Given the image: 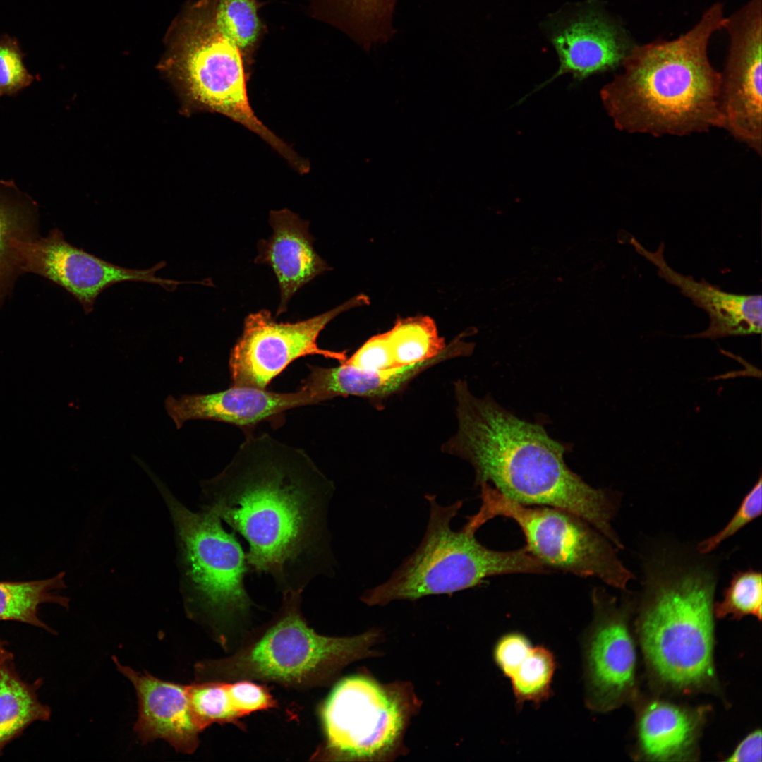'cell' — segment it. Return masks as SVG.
<instances>
[{
	"instance_id": "6da1fadb",
	"label": "cell",
	"mask_w": 762,
	"mask_h": 762,
	"mask_svg": "<svg viewBox=\"0 0 762 762\" xmlns=\"http://www.w3.org/2000/svg\"><path fill=\"white\" fill-rule=\"evenodd\" d=\"M200 488L201 507L246 540L249 572L271 576L282 594L332 576L327 510L334 485L303 449L249 435Z\"/></svg>"
},
{
	"instance_id": "7a4b0ae2",
	"label": "cell",
	"mask_w": 762,
	"mask_h": 762,
	"mask_svg": "<svg viewBox=\"0 0 762 762\" xmlns=\"http://www.w3.org/2000/svg\"><path fill=\"white\" fill-rule=\"evenodd\" d=\"M454 392L458 429L443 448L471 464L476 485L488 483L522 504L571 512L623 546L612 526L619 497L572 471L564 447L542 425L519 418L490 396H474L464 380L454 384Z\"/></svg>"
},
{
	"instance_id": "3957f363",
	"label": "cell",
	"mask_w": 762,
	"mask_h": 762,
	"mask_svg": "<svg viewBox=\"0 0 762 762\" xmlns=\"http://www.w3.org/2000/svg\"><path fill=\"white\" fill-rule=\"evenodd\" d=\"M725 18L722 4L715 3L678 38L634 45L622 72L600 90L618 130L661 137L722 128L720 73L709 61L708 45Z\"/></svg>"
},
{
	"instance_id": "277c9868",
	"label": "cell",
	"mask_w": 762,
	"mask_h": 762,
	"mask_svg": "<svg viewBox=\"0 0 762 762\" xmlns=\"http://www.w3.org/2000/svg\"><path fill=\"white\" fill-rule=\"evenodd\" d=\"M714 567L703 560L658 553L644 564L637 629L655 677L679 690L714 678Z\"/></svg>"
},
{
	"instance_id": "5b68a950",
	"label": "cell",
	"mask_w": 762,
	"mask_h": 762,
	"mask_svg": "<svg viewBox=\"0 0 762 762\" xmlns=\"http://www.w3.org/2000/svg\"><path fill=\"white\" fill-rule=\"evenodd\" d=\"M430 506L425 533L416 551L385 582L365 591L368 605L398 600H416L432 595L452 594L480 585L485 578L507 574H543L545 567L524 548L496 551L478 541L474 528H452L463 501L443 506L425 495Z\"/></svg>"
},
{
	"instance_id": "8992f818",
	"label": "cell",
	"mask_w": 762,
	"mask_h": 762,
	"mask_svg": "<svg viewBox=\"0 0 762 762\" xmlns=\"http://www.w3.org/2000/svg\"><path fill=\"white\" fill-rule=\"evenodd\" d=\"M150 476L174 527L180 587L187 610L213 624L244 620L253 604L244 583L249 572L246 552L234 532H227L220 518L209 509L190 510L154 473Z\"/></svg>"
},
{
	"instance_id": "52a82bcc",
	"label": "cell",
	"mask_w": 762,
	"mask_h": 762,
	"mask_svg": "<svg viewBox=\"0 0 762 762\" xmlns=\"http://www.w3.org/2000/svg\"><path fill=\"white\" fill-rule=\"evenodd\" d=\"M171 56L186 95L197 109L222 114L251 131L294 167L299 157L255 115L242 54L216 20L212 0H198L183 18Z\"/></svg>"
},
{
	"instance_id": "ba28073f",
	"label": "cell",
	"mask_w": 762,
	"mask_h": 762,
	"mask_svg": "<svg viewBox=\"0 0 762 762\" xmlns=\"http://www.w3.org/2000/svg\"><path fill=\"white\" fill-rule=\"evenodd\" d=\"M302 592L283 593L281 608L259 639L230 658L201 665L223 678L248 677L287 684L329 677L372 655L378 634L329 637L309 627L300 610Z\"/></svg>"
},
{
	"instance_id": "9c48e42d",
	"label": "cell",
	"mask_w": 762,
	"mask_h": 762,
	"mask_svg": "<svg viewBox=\"0 0 762 762\" xmlns=\"http://www.w3.org/2000/svg\"><path fill=\"white\" fill-rule=\"evenodd\" d=\"M479 487L481 505L468 519L476 528L497 516L509 518L523 532L525 548L545 567L595 577L620 590L635 578L618 557V549L582 518L552 507L520 504L488 483Z\"/></svg>"
},
{
	"instance_id": "30bf717a",
	"label": "cell",
	"mask_w": 762,
	"mask_h": 762,
	"mask_svg": "<svg viewBox=\"0 0 762 762\" xmlns=\"http://www.w3.org/2000/svg\"><path fill=\"white\" fill-rule=\"evenodd\" d=\"M406 689L372 678H344L325 702L321 717L329 756L377 761L393 756L413 709Z\"/></svg>"
},
{
	"instance_id": "8fae6325",
	"label": "cell",
	"mask_w": 762,
	"mask_h": 762,
	"mask_svg": "<svg viewBox=\"0 0 762 762\" xmlns=\"http://www.w3.org/2000/svg\"><path fill=\"white\" fill-rule=\"evenodd\" d=\"M368 302L366 296L359 295L332 310L296 322H278L266 309L249 314L229 356L232 385L267 389L292 362L307 356L345 361L346 351L322 349L318 338L337 315Z\"/></svg>"
},
{
	"instance_id": "7c38bea8",
	"label": "cell",
	"mask_w": 762,
	"mask_h": 762,
	"mask_svg": "<svg viewBox=\"0 0 762 762\" xmlns=\"http://www.w3.org/2000/svg\"><path fill=\"white\" fill-rule=\"evenodd\" d=\"M13 248L20 274L32 272L59 285L80 303L86 314L93 310L97 296L117 283L147 282L167 291L188 283L157 277L155 273L166 266L164 261L145 270L111 264L72 246L58 229L46 237L15 241Z\"/></svg>"
},
{
	"instance_id": "4fadbf2b",
	"label": "cell",
	"mask_w": 762,
	"mask_h": 762,
	"mask_svg": "<svg viewBox=\"0 0 762 762\" xmlns=\"http://www.w3.org/2000/svg\"><path fill=\"white\" fill-rule=\"evenodd\" d=\"M730 47L720 73L722 128L756 154L762 152L761 0H751L725 18Z\"/></svg>"
},
{
	"instance_id": "5bb4252c",
	"label": "cell",
	"mask_w": 762,
	"mask_h": 762,
	"mask_svg": "<svg viewBox=\"0 0 762 762\" xmlns=\"http://www.w3.org/2000/svg\"><path fill=\"white\" fill-rule=\"evenodd\" d=\"M593 619L583 641L586 703L597 712L620 705L635 684L636 653L628 626V603L595 591Z\"/></svg>"
},
{
	"instance_id": "9a60e30c",
	"label": "cell",
	"mask_w": 762,
	"mask_h": 762,
	"mask_svg": "<svg viewBox=\"0 0 762 762\" xmlns=\"http://www.w3.org/2000/svg\"><path fill=\"white\" fill-rule=\"evenodd\" d=\"M549 39L559 59L557 71L537 90L564 74L577 81L622 66L634 47L626 30L598 0H587L550 18Z\"/></svg>"
},
{
	"instance_id": "2e32d148",
	"label": "cell",
	"mask_w": 762,
	"mask_h": 762,
	"mask_svg": "<svg viewBox=\"0 0 762 762\" xmlns=\"http://www.w3.org/2000/svg\"><path fill=\"white\" fill-rule=\"evenodd\" d=\"M323 400L300 388L291 392L232 385L228 389L208 394L169 396L167 413L178 429L190 420H212L246 429L263 421L281 420L292 409L318 404Z\"/></svg>"
},
{
	"instance_id": "e0dca14e",
	"label": "cell",
	"mask_w": 762,
	"mask_h": 762,
	"mask_svg": "<svg viewBox=\"0 0 762 762\" xmlns=\"http://www.w3.org/2000/svg\"><path fill=\"white\" fill-rule=\"evenodd\" d=\"M118 670L133 685L138 702L134 730L143 744L163 739L179 752L193 753L201 732L190 706L187 685L162 680L121 664Z\"/></svg>"
},
{
	"instance_id": "ac0fdd59",
	"label": "cell",
	"mask_w": 762,
	"mask_h": 762,
	"mask_svg": "<svg viewBox=\"0 0 762 762\" xmlns=\"http://www.w3.org/2000/svg\"><path fill=\"white\" fill-rule=\"evenodd\" d=\"M269 222L272 234L258 242L254 262L269 265L276 276L281 295L278 317L298 290L330 268L313 247L308 221L283 209L270 211Z\"/></svg>"
},
{
	"instance_id": "d6986e66",
	"label": "cell",
	"mask_w": 762,
	"mask_h": 762,
	"mask_svg": "<svg viewBox=\"0 0 762 762\" xmlns=\"http://www.w3.org/2000/svg\"><path fill=\"white\" fill-rule=\"evenodd\" d=\"M630 243L635 250L658 268L659 276L677 286L710 318L708 328L689 337L712 339L727 336L758 334L761 330V296L728 293L704 282H697L671 268L663 256V244L655 252L648 251L634 237Z\"/></svg>"
},
{
	"instance_id": "ffe728a7",
	"label": "cell",
	"mask_w": 762,
	"mask_h": 762,
	"mask_svg": "<svg viewBox=\"0 0 762 762\" xmlns=\"http://www.w3.org/2000/svg\"><path fill=\"white\" fill-rule=\"evenodd\" d=\"M469 344L454 339L437 356L412 365L371 372L358 369L344 361L335 367L308 365L309 373L301 388L328 401L337 397L358 396L373 399L389 397L406 386L425 370L445 360L468 355Z\"/></svg>"
},
{
	"instance_id": "44dd1931",
	"label": "cell",
	"mask_w": 762,
	"mask_h": 762,
	"mask_svg": "<svg viewBox=\"0 0 762 762\" xmlns=\"http://www.w3.org/2000/svg\"><path fill=\"white\" fill-rule=\"evenodd\" d=\"M698 717L694 712L670 703L651 702L643 710L638 722L641 754L656 761L687 759L697 739Z\"/></svg>"
},
{
	"instance_id": "7402d4cb",
	"label": "cell",
	"mask_w": 762,
	"mask_h": 762,
	"mask_svg": "<svg viewBox=\"0 0 762 762\" xmlns=\"http://www.w3.org/2000/svg\"><path fill=\"white\" fill-rule=\"evenodd\" d=\"M38 207L13 180H0V303L20 274L15 241L38 236Z\"/></svg>"
},
{
	"instance_id": "603a6c76",
	"label": "cell",
	"mask_w": 762,
	"mask_h": 762,
	"mask_svg": "<svg viewBox=\"0 0 762 762\" xmlns=\"http://www.w3.org/2000/svg\"><path fill=\"white\" fill-rule=\"evenodd\" d=\"M50 708L37 698L35 689L24 682L11 659L0 662V751L35 721L50 718Z\"/></svg>"
},
{
	"instance_id": "cb8c5ba5",
	"label": "cell",
	"mask_w": 762,
	"mask_h": 762,
	"mask_svg": "<svg viewBox=\"0 0 762 762\" xmlns=\"http://www.w3.org/2000/svg\"><path fill=\"white\" fill-rule=\"evenodd\" d=\"M64 574L48 579L0 582V621H17L37 627H48L38 617L40 605L54 603L64 607L68 599L57 595L64 588Z\"/></svg>"
},
{
	"instance_id": "d4e9b609",
	"label": "cell",
	"mask_w": 762,
	"mask_h": 762,
	"mask_svg": "<svg viewBox=\"0 0 762 762\" xmlns=\"http://www.w3.org/2000/svg\"><path fill=\"white\" fill-rule=\"evenodd\" d=\"M215 18L238 47L251 73L255 54L267 33L258 0H212Z\"/></svg>"
},
{
	"instance_id": "484cf974",
	"label": "cell",
	"mask_w": 762,
	"mask_h": 762,
	"mask_svg": "<svg viewBox=\"0 0 762 762\" xmlns=\"http://www.w3.org/2000/svg\"><path fill=\"white\" fill-rule=\"evenodd\" d=\"M386 334L395 368L433 358L447 346L429 317L400 319Z\"/></svg>"
},
{
	"instance_id": "4316f807",
	"label": "cell",
	"mask_w": 762,
	"mask_h": 762,
	"mask_svg": "<svg viewBox=\"0 0 762 762\" xmlns=\"http://www.w3.org/2000/svg\"><path fill=\"white\" fill-rule=\"evenodd\" d=\"M556 664L552 653L543 646L532 647L529 653L509 678L518 704H540L551 694V684Z\"/></svg>"
},
{
	"instance_id": "83f0119b",
	"label": "cell",
	"mask_w": 762,
	"mask_h": 762,
	"mask_svg": "<svg viewBox=\"0 0 762 762\" xmlns=\"http://www.w3.org/2000/svg\"><path fill=\"white\" fill-rule=\"evenodd\" d=\"M722 599L713 604V613L717 618L730 616L739 619L752 615L761 619L762 580L761 573L749 569L737 571L729 585L724 589Z\"/></svg>"
},
{
	"instance_id": "f1b7e54d",
	"label": "cell",
	"mask_w": 762,
	"mask_h": 762,
	"mask_svg": "<svg viewBox=\"0 0 762 762\" xmlns=\"http://www.w3.org/2000/svg\"><path fill=\"white\" fill-rule=\"evenodd\" d=\"M194 720L202 731L215 722H231L240 718L235 711L227 684L207 682L187 685Z\"/></svg>"
},
{
	"instance_id": "f546056e",
	"label": "cell",
	"mask_w": 762,
	"mask_h": 762,
	"mask_svg": "<svg viewBox=\"0 0 762 762\" xmlns=\"http://www.w3.org/2000/svg\"><path fill=\"white\" fill-rule=\"evenodd\" d=\"M25 56L15 37L0 36V97L16 96L35 80L24 64Z\"/></svg>"
},
{
	"instance_id": "4dcf8cb0",
	"label": "cell",
	"mask_w": 762,
	"mask_h": 762,
	"mask_svg": "<svg viewBox=\"0 0 762 762\" xmlns=\"http://www.w3.org/2000/svg\"><path fill=\"white\" fill-rule=\"evenodd\" d=\"M762 512L761 476L754 487L743 498L740 506L726 526L716 534L699 542L696 545L698 553L708 555L715 550L722 542L730 538L749 523L757 518Z\"/></svg>"
},
{
	"instance_id": "1f68e13d",
	"label": "cell",
	"mask_w": 762,
	"mask_h": 762,
	"mask_svg": "<svg viewBox=\"0 0 762 762\" xmlns=\"http://www.w3.org/2000/svg\"><path fill=\"white\" fill-rule=\"evenodd\" d=\"M344 362L358 369L371 372L395 368L386 332L369 339Z\"/></svg>"
},
{
	"instance_id": "d6a6232c",
	"label": "cell",
	"mask_w": 762,
	"mask_h": 762,
	"mask_svg": "<svg viewBox=\"0 0 762 762\" xmlns=\"http://www.w3.org/2000/svg\"><path fill=\"white\" fill-rule=\"evenodd\" d=\"M527 636L516 631L502 635L493 649L494 660L502 672L510 678L532 648Z\"/></svg>"
},
{
	"instance_id": "836d02e7",
	"label": "cell",
	"mask_w": 762,
	"mask_h": 762,
	"mask_svg": "<svg viewBox=\"0 0 762 762\" xmlns=\"http://www.w3.org/2000/svg\"><path fill=\"white\" fill-rule=\"evenodd\" d=\"M227 689L233 707L239 717L275 705L265 688L248 681L227 684Z\"/></svg>"
},
{
	"instance_id": "e575fe53",
	"label": "cell",
	"mask_w": 762,
	"mask_h": 762,
	"mask_svg": "<svg viewBox=\"0 0 762 762\" xmlns=\"http://www.w3.org/2000/svg\"><path fill=\"white\" fill-rule=\"evenodd\" d=\"M734 762L761 761V731L756 730L749 734L736 747L727 759Z\"/></svg>"
},
{
	"instance_id": "d590c367",
	"label": "cell",
	"mask_w": 762,
	"mask_h": 762,
	"mask_svg": "<svg viewBox=\"0 0 762 762\" xmlns=\"http://www.w3.org/2000/svg\"><path fill=\"white\" fill-rule=\"evenodd\" d=\"M353 6L368 8L380 9L393 4L396 0H344Z\"/></svg>"
},
{
	"instance_id": "8d00e7d4",
	"label": "cell",
	"mask_w": 762,
	"mask_h": 762,
	"mask_svg": "<svg viewBox=\"0 0 762 762\" xmlns=\"http://www.w3.org/2000/svg\"><path fill=\"white\" fill-rule=\"evenodd\" d=\"M11 659V654L4 647V643L0 641V662Z\"/></svg>"
}]
</instances>
